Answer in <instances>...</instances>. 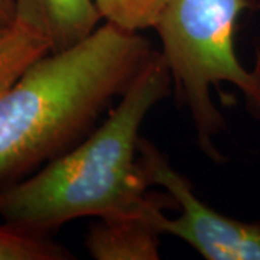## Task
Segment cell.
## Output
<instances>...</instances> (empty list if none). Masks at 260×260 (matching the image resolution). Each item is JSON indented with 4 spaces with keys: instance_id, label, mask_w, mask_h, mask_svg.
Returning <instances> with one entry per match:
<instances>
[{
    "instance_id": "6da1fadb",
    "label": "cell",
    "mask_w": 260,
    "mask_h": 260,
    "mask_svg": "<svg viewBox=\"0 0 260 260\" xmlns=\"http://www.w3.org/2000/svg\"><path fill=\"white\" fill-rule=\"evenodd\" d=\"M114 23L38 59L0 94V188L62 155L94 130L155 54Z\"/></svg>"
},
{
    "instance_id": "7a4b0ae2",
    "label": "cell",
    "mask_w": 260,
    "mask_h": 260,
    "mask_svg": "<svg viewBox=\"0 0 260 260\" xmlns=\"http://www.w3.org/2000/svg\"><path fill=\"white\" fill-rule=\"evenodd\" d=\"M171 85L165 58L155 51L97 129L37 174L0 188V218L20 232L48 236L81 217L133 215L160 201L167 192H149L140 162V127Z\"/></svg>"
},
{
    "instance_id": "3957f363",
    "label": "cell",
    "mask_w": 260,
    "mask_h": 260,
    "mask_svg": "<svg viewBox=\"0 0 260 260\" xmlns=\"http://www.w3.org/2000/svg\"><path fill=\"white\" fill-rule=\"evenodd\" d=\"M257 6L256 0H168L153 28L172 83L191 114L197 143L215 162L223 156L214 138L225 123L211 99L213 85H234L260 119V68L247 70L234 47L239 16Z\"/></svg>"
},
{
    "instance_id": "277c9868",
    "label": "cell",
    "mask_w": 260,
    "mask_h": 260,
    "mask_svg": "<svg viewBox=\"0 0 260 260\" xmlns=\"http://www.w3.org/2000/svg\"><path fill=\"white\" fill-rule=\"evenodd\" d=\"M139 158L149 184L164 188L179 207L175 218L159 215L162 234L185 242L207 260H260V221L236 220L203 203L192 184L145 138H140Z\"/></svg>"
},
{
    "instance_id": "5b68a950",
    "label": "cell",
    "mask_w": 260,
    "mask_h": 260,
    "mask_svg": "<svg viewBox=\"0 0 260 260\" xmlns=\"http://www.w3.org/2000/svg\"><path fill=\"white\" fill-rule=\"evenodd\" d=\"M102 20L95 0H15L12 23L56 54L91 37Z\"/></svg>"
},
{
    "instance_id": "8992f818",
    "label": "cell",
    "mask_w": 260,
    "mask_h": 260,
    "mask_svg": "<svg viewBox=\"0 0 260 260\" xmlns=\"http://www.w3.org/2000/svg\"><path fill=\"white\" fill-rule=\"evenodd\" d=\"M167 192V191H165ZM177 207L168 194L146 211L114 218H99L91 224L85 246L95 260H156L162 232L158 218L165 208Z\"/></svg>"
},
{
    "instance_id": "52a82bcc",
    "label": "cell",
    "mask_w": 260,
    "mask_h": 260,
    "mask_svg": "<svg viewBox=\"0 0 260 260\" xmlns=\"http://www.w3.org/2000/svg\"><path fill=\"white\" fill-rule=\"evenodd\" d=\"M49 54L44 44L13 23L0 25V94L34 62Z\"/></svg>"
},
{
    "instance_id": "ba28073f",
    "label": "cell",
    "mask_w": 260,
    "mask_h": 260,
    "mask_svg": "<svg viewBox=\"0 0 260 260\" xmlns=\"http://www.w3.org/2000/svg\"><path fill=\"white\" fill-rule=\"evenodd\" d=\"M73 254L48 239L0 223V260H65Z\"/></svg>"
},
{
    "instance_id": "9c48e42d",
    "label": "cell",
    "mask_w": 260,
    "mask_h": 260,
    "mask_svg": "<svg viewBox=\"0 0 260 260\" xmlns=\"http://www.w3.org/2000/svg\"><path fill=\"white\" fill-rule=\"evenodd\" d=\"M168 0H95L106 22L127 30L155 28Z\"/></svg>"
},
{
    "instance_id": "30bf717a",
    "label": "cell",
    "mask_w": 260,
    "mask_h": 260,
    "mask_svg": "<svg viewBox=\"0 0 260 260\" xmlns=\"http://www.w3.org/2000/svg\"><path fill=\"white\" fill-rule=\"evenodd\" d=\"M15 0H0V25H10L13 20Z\"/></svg>"
}]
</instances>
